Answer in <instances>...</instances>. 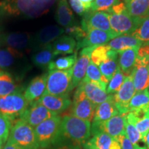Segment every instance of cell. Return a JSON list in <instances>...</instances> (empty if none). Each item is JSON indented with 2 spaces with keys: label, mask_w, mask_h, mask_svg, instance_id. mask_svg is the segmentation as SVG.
<instances>
[{
  "label": "cell",
  "mask_w": 149,
  "mask_h": 149,
  "mask_svg": "<svg viewBox=\"0 0 149 149\" xmlns=\"http://www.w3.org/2000/svg\"><path fill=\"white\" fill-rule=\"evenodd\" d=\"M91 135V122L72 115L61 118L58 133L51 149H84Z\"/></svg>",
  "instance_id": "obj_1"
},
{
  "label": "cell",
  "mask_w": 149,
  "mask_h": 149,
  "mask_svg": "<svg viewBox=\"0 0 149 149\" xmlns=\"http://www.w3.org/2000/svg\"><path fill=\"white\" fill-rule=\"evenodd\" d=\"M57 0H1L0 15L37 18L47 13Z\"/></svg>",
  "instance_id": "obj_2"
},
{
  "label": "cell",
  "mask_w": 149,
  "mask_h": 149,
  "mask_svg": "<svg viewBox=\"0 0 149 149\" xmlns=\"http://www.w3.org/2000/svg\"><path fill=\"white\" fill-rule=\"evenodd\" d=\"M8 139L20 149H40L34 128L20 119L11 128Z\"/></svg>",
  "instance_id": "obj_3"
},
{
  "label": "cell",
  "mask_w": 149,
  "mask_h": 149,
  "mask_svg": "<svg viewBox=\"0 0 149 149\" xmlns=\"http://www.w3.org/2000/svg\"><path fill=\"white\" fill-rule=\"evenodd\" d=\"M72 68L65 70H49L47 73L46 88L44 93L56 96L68 97L71 87Z\"/></svg>",
  "instance_id": "obj_4"
},
{
  "label": "cell",
  "mask_w": 149,
  "mask_h": 149,
  "mask_svg": "<svg viewBox=\"0 0 149 149\" xmlns=\"http://www.w3.org/2000/svg\"><path fill=\"white\" fill-rule=\"evenodd\" d=\"M29 103L20 91L0 97V113L12 122L19 120Z\"/></svg>",
  "instance_id": "obj_5"
},
{
  "label": "cell",
  "mask_w": 149,
  "mask_h": 149,
  "mask_svg": "<svg viewBox=\"0 0 149 149\" xmlns=\"http://www.w3.org/2000/svg\"><path fill=\"white\" fill-rule=\"evenodd\" d=\"M61 122L59 115L52 117L39 124L34 129L40 149H51Z\"/></svg>",
  "instance_id": "obj_6"
},
{
  "label": "cell",
  "mask_w": 149,
  "mask_h": 149,
  "mask_svg": "<svg viewBox=\"0 0 149 149\" xmlns=\"http://www.w3.org/2000/svg\"><path fill=\"white\" fill-rule=\"evenodd\" d=\"M109 14V22L112 32L117 35H130L138 28L144 18L135 17L128 11L122 14Z\"/></svg>",
  "instance_id": "obj_7"
},
{
  "label": "cell",
  "mask_w": 149,
  "mask_h": 149,
  "mask_svg": "<svg viewBox=\"0 0 149 149\" xmlns=\"http://www.w3.org/2000/svg\"><path fill=\"white\" fill-rule=\"evenodd\" d=\"M96 106L87 97L82 88L78 86L72 100L70 115L91 122L93 120Z\"/></svg>",
  "instance_id": "obj_8"
},
{
  "label": "cell",
  "mask_w": 149,
  "mask_h": 149,
  "mask_svg": "<svg viewBox=\"0 0 149 149\" xmlns=\"http://www.w3.org/2000/svg\"><path fill=\"white\" fill-rule=\"evenodd\" d=\"M126 114L122 115L119 113L106 122H93L91 126V135H94L96 133L103 132L117 139L120 135L126 133Z\"/></svg>",
  "instance_id": "obj_9"
},
{
  "label": "cell",
  "mask_w": 149,
  "mask_h": 149,
  "mask_svg": "<svg viewBox=\"0 0 149 149\" xmlns=\"http://www.w3.org/2000/svg\"><path fill=\"white\" fill-rule=\"evenodd\" d=\"M55 115H58L49 111L38 102L35 101L29 103L27 109L20 117V120L24 121L35 128L41 123Z\"/></svg>",
  "instance_id": "obj_10"
},
{
  "label": "cell",
  "mask_w": 149,
  "mask_h": 149,
  "mask_svg": "<svg viewBox=\"0 0 149 149\" xmlns=\"http://www.w3.org/2000/svg\"><path fill=\"white\" fill-rule=\"evenodd\" d=\"M135 93L133 77L131 75L126 76L122 86L113 95V100L120 114L128 113V105Z\"/></svg>",
  "instance_id": "obj_11"
},
{
  "label": "cell",
  "mask_w": 149,
  "mask_h": 149,
  "mask_svg": "<svg viewBox=\"0 0 149 149\" xmlns=\"http://www.w3.org/2000/svg\"><path fill=\"white\" fill-rule=\"evenodd\" d=\"M81 23V28L86 33L92 29L101 30L106 32L113 33L110 25L109 14L107 12L89 11L83 16Z\"/></svg>",
  "instance_id": "obj_12"
},
{
  "label": "cell",
  "mask_w": 149,
  "mask_h": 149,
  "mask_svg": "<svg viewBox=\"0 0 149 149\" xmlns=\"http://www.w3.org/2000/svg\"><path fill=\"white\" fill-rule=\"evenodd\" d=\"M97 46L84 48L79 53L75 64L72 67L71 87L72 90L78 86L85 77L87 68L91 62V56Z\"/></svg>",
  "instance_id": "obj_13"
},
{
  "label": "cell",
  "mask_w": 149,
  "mask_h": 149,
  "mask_svg": "<svg viewBox=\"0 0 149 149\" xmlns=\"http://www.w3.org/2000/svg\"><path fill=\"white\" fill-rule=\"evenodd\" d=\"M32 44L29 34L24 33H12L0 35V46L10 48L24 53Z\"/></svg>",
  "instance_id": "obj_14"
},
{
  "label": "cell",
  "mask_w": 149,
  "mask_h": 149,
  "mask_svg": "<svg viewBox=\"0 0 149 149\" xmlns=\"http://www.w3.org/2000/svg\"><path fill=\"white\" fill-rule=\"evenodd\" d=\"M78 86L82 88L87 97L96 107L99 104L107 101L111 96V95L107 94V85L104 84L81 81Z\"/></svg>",
  "instance_id": "obj_15"
},
{
  "label": "cell",
  "mask_w": 149,
  "mask_h": 149,
  "mask_svg": "<svg viewBox=\"0 0 149 149\" xmlns=\"http://www.w3.org/2000/svg\"><path fill=\"white\" fill-rule=\"evenodd\" d=\"M115 37L117 36L114 33L106 32L101 30L92 29L87 33L86 36L83 40L77 42L75 51L77 52V50L82 48L107 44L110 41L115 38Z\"/></svg>",
  "instance_id": "obj_16"
},
{
  "label": "cell",
  "mask_w": 149,
  "mask_h": 149,
  "mask_svg": "<svg viewBox=\"0 0 149 149\" xmlns=\"http://www.w3.org/2000/svg\"><path fill=\"white\" fill-rule=\"evenodd\" d=\"M37 102L57 115L66 111L72 104V101L68 97L56 96L47 93H44Z\"/></svg>",
  "instance_id": "obj_17"
},
{
  "label": "cell",
  "mask_w": 149,
  "mask_h": 149,
  "mask_svg": "<svg viewBox=\"0 0 149 149\" xmlns=\"http://www.w3.org/2000/svg\"><path fill=\"white\" fill-rule=\"evenodd\" d=\"M84 149H122L119 141L108 134L100 132L93 135L84 145Z\"/></svg>",
  "instance_id": "obj_18"
},
{
  "label": "cell",
  "mask_w": 149,
  "mask_h": 149,
  "mask_svg": "<svg viewBox=\"0 0 149 149\" xmlns=\"http://www.w3.org/2000/svg\"><path fill=\"white\" fill-rule=\"evenodd\" d=\"M47 73L35 77L28 85L24 96L29 103L37 101L44 95L46 88Z\"/></svg>",
  "instance_id": "obj_19"
},
{
  "label": "cell",
  "mask_w": 149,
  "mask_h": 149,
  "mask_svg": "<svg viewBox=\"0 0 149 149\" xmlns=\"http://www.w3.org/2000/svg\"><path fill=\"white\" fill-rule=\"evenodd\" d=\"M117 114H119V111L115 106L113 95H111V97L107 101L97 106L95 111L93 122H106Z\"/></svg>",
  "instance_id": "obj_20"
},
{
  "label": "cell",
  "mask_w": 149,
  "mask_h": 149,
  "mask_svg": "<svg viewBox=\"0 0 149 149\" xmlns=\"http://www.w3.org/2000/svg\"><path fill=\"white\" fill-rule=\"evenodd\" d=\"M56 21L63 27L77 25L75 17L66 0H59L55 15Z\"/></svg>",
  "instance_id": "obj_21"
},
{
  "label": "cell",
  "mask_w": 149,
  "mask_h": 149,
  "mask_svg": "<svg viewBox=\"0 0 149 149\" xmlns=\"http://www.w3.org/2000/svg\"><path fill=\"white\" fill-rule=\"evenodd\" d=\"M64 33V29L57 26H48L37 33L35 38V44L42 47L51 44Z\"/></svg>",
  "instance_id": "obj_22"
},
{
  "label": "cell",
  "mask_w": 149,
  "mask_h": 149,
  "mask_svg": "<svg viewBox=\"0 0 149 149\" xmlns=\"http://www.w3.org/2000/svg\"><path fill=\"white\" fill-rule=\"evenodd\" d=\"M138 49L139 48H134L125 51H118L119 66L126 76L130 75L133 72L137 57Z\"/></svg>",
  "instance_id": "obj_23"
},
{
  "label": "cell",
  "mask_w": 149,
  "mask_h": 149,
  "mask_svg": "<svg viewBox=\"0 0 149 149\" xmlns=\"http://www.w3.org/2000/svg\"><path fill=\"white\" fill-rule=\"evenodd\" d=\"M107 45L111 50L116 51H122L134 48H139L142 43L130 35H120L108 43Z\"/></svg>",
  "instance_id": "obj_24"
},
{
  "label": "cell",
  "mask_w": 149,
  "mask_h": 149,
  "mask_svg": "<svg viewBox=\"0 0 149 149\" xmlns=\"http://www.w3.org/2000/svg\"><path fill=\"white\" fill-rule=\"evenodd\" d=\"M55 56L58 55H68L74 51L77 42L73 37L69 35H62L52 43Z\"/></svg>",
  "instance_id": "obj_25"
},
{
  "label": "cell",
  "mask_w": 149,
  "mask_h": 149,
  "mask_svg": "<svg viewBox=\"0 0 149 149\" xmlns=\"http://www.w3.org/2000/svg\"><path fill=\"white\" fill-rule=\"evenodd\" d=\"M130 75L133 77L135 92H139L149 86V71L148 66H135Z\"/></svg>",
  "instance_id": "obj_26"
},
{
  "label": "cell",
  "mask_w": 149,
  "mask_h": 149,
  "mask_svg": "<svg viewBox=\"0 0 149 149\" xmlns=\"http://www.w3.org/2000/svg\"><path fill=\"white\" fill-rule=\"evenodd\" d=\"M55 57L52 44H49L38 48L32 56L33 64L39 68H45L53 61Z\"/></svg>",
  "instance_id": "obj_27"
},
{
  "label": "cell",
  "mask_w": 149,
  "mask_h": 149,
  "mask_svg": "<svg viewBox=\"0 0 149 149\" xmlns=\"http://www.w3.org/2000/svg\"><path fill=\"white\" fill-rule=\"evenodd\" d=\"M23 53L10 48L0 46V70H8L22 59Z\"/></svg>",
  "instance_id": "obj_28"
},
{
  "label": "cell",
  "mask_w": 149,
  "mask_h": 149,
  "mask_svg": "<svg viewBox=\"0 0 149 149\" xmlns=\"http://www.w3.org/2000/svg\"><path fill=\"white\" fill-rule=\"evenodd\" d=\"M128 13L135 17H149V0H124Z\"/></svg>",
  "instance_id": "obj_29"
},
{
  "label": "cell",
  "mask_w": 149,
  "mask_h": 149,
  "mask_svg": "<svg viewBox=\"0 0 149 149\" xmlns=\"http://www.w3.org/2000/svg\"><path fill=\"white\" fill-rule=\"evenodd\" d=\"M148 111H149V91L146 89L135 93L128 105V112Z\"/></svg>",
  "instance_id": "obj_30"
},
{
  "label": "cell",
  "mask_w": 149,
  "mask_h": 149,
  "mask_svg": "<svg viewBox=\"0 0 149 149\" xmlns=\"http://www.w3.org/2000/svg\"><path fill=\"white\" fill-rule=\"evenodd\" d=\"M107 55L109 59L104 61L99 66L100 70L107 79L110 81L113 74L116 72L117 66H118V56L119 52L113 50H110L108 51Z\"/></svg>",
  "instance_id": "obj_31"
},
{
  "label": "cell",
  "mask_w": 149,
  "mask_h": 149,
  "mask_svg": "<svg viewBox=\"0 0 149 149\" xmlns=\"http://www.w3.org/2000/svg\"><path fill=\"white\" fill-rule=\"evenodd\" d=\"M19 91L12 75L7 71H0V97Z\"/></svg>",
  "instance_id": "obj_32"
},
{
  "label": "cell",
  "mask_w": 149,
  "mask_h": 149,
  "mask_svg": "<svg viewBox=\"0 0 149 149\" xmlns=\"http://www.w3.org/2000/svg\"><path fill=\"white\" fill-rule=\"evenodd\" d=\"M125 131L126 135L133 144L134 149H147L146 146L141 145L142 143L145 144L144 139L143 138L140 133L137 129L135 124L126 120V117L125 122Z\"/></svg>",
  "instance_id": "obj_33"
},
{
  "label": "cell",
  "mask_w": 149,
  "mask_h": 149,
  "mask_svg": "<svg viewBox=\"0 0 149 149\" xmlns=\"http://www.w3.org/2000/svg\"><path fill=\"white\" fill-rule=\"evenodd\" d=\"M77 59V53L75 52L73 55L59 57L56 60L51 61V64L48 65V68L49 70H65L70 69L74 66Z\"/></svg>",
  "instance_id": "obj_34"
},
{
  "label": "cell",
  "mask_w": 149,
  "mask_h": 149,
  "mask_svg": "<svg viewBox=\"0 0 149 149\" xmlns=\"http://www.w3.org/2000/svg\"><path fill=\"white\" fill-rule=\"evenodd\" d=\"M82 81H93V82L104 84H108L109 81L100 72V69L98 68L97 66L93 64L91 61L90 64L88 65V68H87L86 73L85 77L84 78Z\"/></svg>",
  "instance_id": "obj_35"
},
{
  "label": "cell",
  "mask_w": 149,
  "mask_h": 149,
  "mask_svg": "<svg viewBox=\"0 0 149 149\" xmlns=\"http://www.w3.org/2000/svg\"><path fill=\"white\" fill-rule=\"evenodd\" d=\"M126 77V76L123 73L120 67L118 65L116 72L113 74V77L110 80L109 84L107 86V94L114 95L115 93H117L122 86Z\"/></svg>",
  "instance_id": "obj_36"
},
{
  "label": "cell",
  "mask_w": 149,
  "mask_h": 149,
  "mask_svg": "<svg viewBox=\"0 0 149 149\" xmlns=\"http://www.w3.org/2000/svg\"><path fill=\"white\" fill-rule=\"evenodd\" d=\"M144 44H149V17L144 18L137 29L130 34Z\"/></svg>",
  "instance_id": "obj_37"
},
{
  "label": "cell",
  "mask_w": 149,
  "mask_h": 149,
  "mask_svg": "<svg viewBox=\"0 0 149 149\" xmlns=\"http://www.w3.org/2000/svg\"><path fill=\"white\" fill-rule=\"evenodd\" d=\"M110 50L111 48L109 47L107 44L97 46L91 53V61L96 66H99L102 63L109 59L107 53Z\"/></svg>",
  "instance_id": "obj_38"
},
{
  "label": "cell",
  "mask_w": 149,
  "mask_h": 149,
  "mask_svg": "<svg viewBox=\"0 0 149 149\" xmlns=\"http://www.w3.org/2000/svg\"><path fill=\"white\" fill-rule=\"evenodd\" d=\"M12 122L8 117L0 113V141L6 144L12 128Z\"/></svg>",
  "instance_id": "obj_39"
},
{
  "label": "cell",
  "mask_w": 149,
  "mask_h": 149,
  "mask_svg": "<svg viewBox=\"0 0 149 149\" xmlns=\"http://www.w3.org/2000/svg\"><path fill=\"white\" fill-rule=\"evenodd\" d=\"M120 1V0H94L91 4V11H108L112 8L113 6Z\"/></svg>",
  "instance_id": "obj_40"
},
{
  "label": "cell",
  "mask_w": 149,
  "mask_h": 149,
  "mask_svg": "<svg viewBox=\"0 0 149 149\" xmlns=\"http://www.w3.org/2000/svg\"><path fill=\"white\" fill-rule=\"evenodd\" d=\"M69 3L72 10L79 16H84L91 11L92 3H85L80 0H69Z\"/></svg>",
  "instance_id": "obj_41"
},
{
  "label": "cell",
  "mask_w": 149,
  "mask_h": 149,
  "mask_svg": "<svg viewBox=\"0 0 149 149\" xmlns=\"http://www.w3.org/2000/svg\"><path fill=\"white\" fill-rule=\"evenodd\" d=\"M64 32L66 33L67 35L73 37L74 39L77 40L78 42L83 40L86 36L87 33L85 32L81 26L77 25H74L72 26L67 27L64 30Z\"/></svg>",
  "instance_id": "obj_42"
},
{
  "label": "cell",
  "mask_w": 149,
  "mask_h": 149,
  "mask_svg": "<svg viewBox=\"0 0 149 149\" xmlns=\"http://www.w3.org/2000/svg\"><path fill=\"white\" fill-rule=\"evenodd\" d=\"M127 11V8H126V4L124 2L122 1H118L117 3H115L114 6H112L111 9L107 11L108 13H113V14H122L123 13Z\"/></svg>",
  "instance_id": "obj_43"
},
{
  "label": "cell",
  "mask_w": 149,
  "mask_h": 149,
  "mask_svg": "<svg viewBox=\"0 0 149 149\" xmlns=\"http://www.w3.org/2000/svg\"><path fill=\"white\" fill-rule=\"evenodd\" d=\"M117 140L120 143L121 148L122 149H134L133 144L130 142V139H128L126 133L122 134V135H120L117 139Z\"/></svg>",
  "instance_id": "obj_44"
},
{
  "label": "cell",
  "mask_w": 149,
  "mask_h": 149,
  "mask_svg": "<svg viewBox=\"0 0 149 149\" xmlns=\"http://www.w3.org/2000/svg\"><path fill=\"white\" fill-rule=\"evenodd\" d=\"M149 57V44H142L139 48L137 51V57L138 58Z\"/></svg>",
  "instance_id": "obj_45"
},
{
  "label": "cell",
  "mask_w": 149,
  "mask_h": 149,
  "mask_svg": "<svg viewBox=\"0 0 149 149\" xmlns=\"http://www.w3.org/2000/svg\"><path fill=\"white\" fill-rule=\"evenodd\" d=\"M3 149H20L18 146H17L13 142H12L10 139H8Z\"/></svg>",
  "instance_id": "obj_46"
},
{
  "label": "cell",
  "mask_w": 149,
  "mask_h": 149,
  "mask_svg": "<svg viewBox=\"0 0 149 149\" xmlns=\"http://www.w3.org/2000/svg\"><path fill=\"white\" fill-rule=\"evenodd\" d=\"M144 142H145V144H146L147 148L149 149V131H148V133H147L146 137H144Z\"/></svg>",
  "instance_id": "obj_47"
},
{
  "label": "cell",
  "mask_w": 149,
  "mask_h": 149,
  "mask_svg": "<svg viewBox=\"0 0 149 149\" xmlns=\"http://www.w3.org/2000/svg\"><path fill=\"white\" fill-rule=\"evenodd\" d=\"M81 1H82L83 3H92L94 0H80Z\"/></svg>",
  "instance_id": "obj_48"
},
{
  "label": "cell",
  "mask_w": 149,
  "mask_h": 149,
  "mask_svg": "<svg viewBox=\"0 0 149 149\" xmlns=\"http://www.w3.org/2000/svg\"><path fill=\"white\" fill-rule=\"evenodd\" d=\"M5 144H3V143L1 142V141H0V149H3V148H4Z\"/></svg>",
  "instance_id": "obj_49"
},
{
  "label": "cell",
  "mask_w": 149,
  "mask_h": 149,
  "mask_svg": "<svg viewBox=\"0 0 149 149\" xmlns=\"http://www.w3.org/2000/svg\"><path fill=\"white\" fill-rule=\"evenodd\" d=\"M148 71H149V62H148Z\"/></svg>",
  "instance_id": "obj_50"
}]
</instances>
